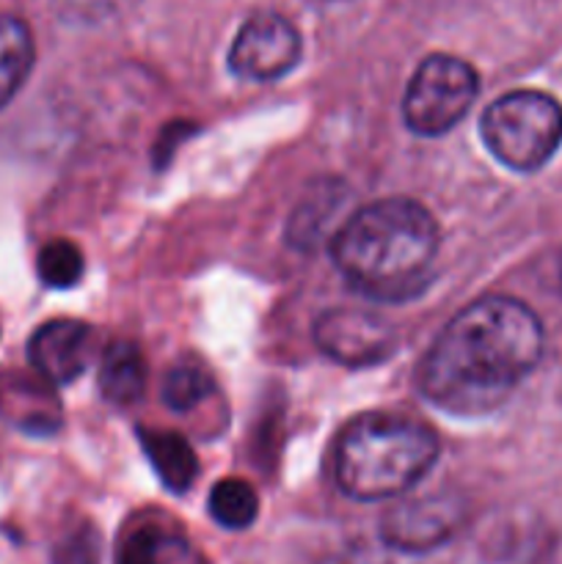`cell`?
<instances>
[{"instance_id":"6da1fadb","label":"cell","mask_w":562,"mask_h":564,"mask_svg":"<svg viewBox=\"0 0 562 564\" xmlns=\"http://www.w3.org/2000/svg\"><path fill=\"white\" fill-rule=\"evenodd\" d=\"M543 341V325L527 303L479 297L435 336L419 367V391L455 416L494 411L538 367Z\"/></svg>"},{"instance_id":"2e32d148","label":"cell","mask_w":562,"mask_h":564,"mask_svg":"<svg viewBox=\"0 0 562 564\" xmlns=\"http://www.w3.org/2000/svg\"><path fill=\"white\" fill-rule=\"evenodd\" d=\"M36 273L50 290H69L83 275V253L75 242L53 240L39 251Z\"/></svg>"},{"instance_id":"30bf717a","label":"cell","mask_w":562,"mask_h":564,"mask_svg":"<svg viewBox=\"0 0 562 564\" xmlns=\"http://www.w3.org/2000/svg\"><path fill=\"white\" fill-rule=\"evenodd\" d=\"M147 358L132 341H110L99 364V389L114 405H136L147 391Z\"/></svg>"},{"instance_id":"ba28073f","label":"cell","mask_w":562,"mask_h":564,"mask_svg":"<svg viewBox=\"0 0 562 564\" xmlns=\"http://www.w3.org/2000/svg\"><path fill=\"white\" fill-rule=\"evenodd\" d=\"M463 518H466V505L455 494L400 501L380 521V543L406 554H424L444 545L461 529Z\"/></svg>"},{"instance_id":"277c9868","label":"cell","mask_w":562,"mask_h":564,"mask_svg":"<svg viewBox=\"0 0 562 564\" xmlns=\"http://www.w3.org/2000/svg\"><path fill=\"white\" fill-rule=\"evenodd\" d=\"M479 135L488 152L518 174L543 169L562 143V105L551 94L510 91L483 113Z\"/></svg>"},{"instance_id":"5b68a950","label":"cell","mask_w":562,"mask_h":564,"mask_svg":"<svg viewBox=\"0 0 562 564\" xmlns=\"http://www.w3.org/2000/svg\"><path fill=\"white\" fill-rule=\"evenodd\" d=\"M477 94L479 77L472 64L446 53L428 55L406 88L402 119L422 138L444 135L472 110Z\"/></svg>"},{"instance_id":"7a4b0ae2","label":"cell","mask_w":562,"mask_h":564,"mask_svg":"<svg viewBox=\"0 0 562 564\" xmlns=\"http://www.w3.org/2000/svg\"><path fill=\"white\" fill-rule=\"evenodd\" d=\"M439 251V224L406 196L378 198L336 229L331 257L358 292L383 301L411 297Z\"/></svg>"},{"instance_id":"5bb4252c","label":"cell","mask_w":562,"mask_h":564,"mask_svg":"<svg viewBox=\"0 0 562 564\" xmlns=\"http://www.w3.org/2000/svg\"><path fill=\"white\" fill-rule=\"evenodd\" d=\"M259 512V496L246 479H220L213 490H209V516L218 527L240 532L257 521Z\"/></svg>"},{"instance_id":"7c38bea8","label":"cell","mask_w":562,"mask_h":564,"mask_svg":"<svg viewBox=\"0 0 562 564\" xmlns=\"http://www.w3.org/2000/svg\"><path fill=\"white\" fill-rule=\"evenodd\" d=\"M116 564H198V556L182 534L160 523H143L125 534Z\"/></svg>"},{"instance_id":"d6986e66","label":"cell","mask_w":562,"mask_h":564,"mask_svg":"<svg viewBox=\"0 0 562 564\" xmlns=\"http://www.w3.org/2000/svg\"><path fill=\"white\" fill-rule=\"evenodd\" d=\"M336 202H339V196H331V193H325V198H323V202H320L317 213H328V209H334V207H336ZM314 220H320V215H298V218H295V224H298V231H295V235H303V237H306L309 226H312Z\"/></svg>"},{"instance_id":"3957f363","label":"cell","mask_w":562,"mask_h":564,"mask_svg":"<svg viewBox=\"0 0 562 564\" xmlns=\"http://www.w3.org/2000/svg\"><path fill=\"white\" fill-rule=\"evenodd\" d=\"M439 460V435L419 419L367 413L345 427L334 449V477L356 501L408 494Z\"/></svg>"},{"instance_id":"8992f818","label":"cell","mask_w":562,"mask_h":564,"mask_svg":"<svg viewBox=\"0 0 562 564\" xmlns=\"http://www.w3.org/2000/svg\"><path fill=\"white\" fill-rule=\"evenodd\" d=\"M301 33L287 17L262 11L242 22L229 50V66L237 77L270 83L292 72L301 61Z\"/></svg>"},{"instance_id":"8fae6325","label":"cell","mask_w":562,"mask_h":564,"mask_svg":"<svg viewBox=\"0 0 562 564\" xmlns=\"http://www.w3.org/2000/svg\"><path fill=\"white\" fill-rule=\"evenodd\" d=\"M143 452H147L149 463H152L154 474L160 482L171 490V494H185L198 477V460L196 452L191 449L180 433L171 430H138Z\"/></svg>"},{"instance_id":"9c48e42d","label":"cell","mask_w":562,"mask_h":564,"mask_svg":"<svg viewBox=\"0 0 562 564\" xmlns=\"http://www.w3.org/2000/svg\"><path fill=\"white\" fill-rule=\"evenodd\" d=\"M91 325L80 319H50L28 341L31 367L53 386H69L80 378L94 358Z\"/></svg>"},{"instance_id":"52a82bcc","label":"cell","mask_w":562,"mask_h":564,"mask_svg":"<svg viewBox=\"0 0 562 564\" xmlns=\"http://www.w3.org/2000/svg\"><path fill=\"white\" fill-rule=\"evenodd\" d=\"M314 341L334 364L364 369L383 364L397 350L395 328L364 308H331L314 323Z\"/></svg>"},{"instance_id":"ac0fdd59","label":"cell","mask_w":562,"mask_h":564,"mask_svg":"<svg viewBox=\"0 0 562 564\" xmlns=\"http://www.w3.org/2000/svg\"><path fill=\"white\" fill-rule=\"evenodd\" d=\"M320 564H391L389 549L375 543H350L336 554L325 556Z\"/></svg>"},{"instance_id":"9a60e30c","label":"cell","mask_w":562,"mask_h":564,"mask_svg":"<svg viewBox=\"0 0 562 564\" xmlns=\"http://www.w3.org/2000/svg\"><path fill=\"white\" fill-rule=\"evenodd\" d=\"M213 378L202 367H193V364L169 369L163 380V402L176 413H187L198 408L204 400L213 397Z\"/></svg>"},{"instance_id":"4fadbf2b","label":"cell","mask_w":562,"mask_h":564,"mask_svg":"<svg viewBox=\"0 0 562 564\" xmlns=\"http://www.w3.org/2000/svg\"><path fill=\"white\" fill-rule=\"evenodd\" d=\"M36 58L31 28L22 20L0 14V110L17 97Z\"/></svg>"},{"instance_id":"e0dca14e","label":"cell","mask_w":562,"mask_h":564,"mask_svg":"<svg viewBox=\"0 0 562 564\" xmlns=\"http://www.w3.org/2000/svg\"><path fill=\"white\" fill-rule=\"evenodd\" d=\"M53 564H99V538L91 527H77L58 540L53 549Z\"/></svg>"}]
</instances>
